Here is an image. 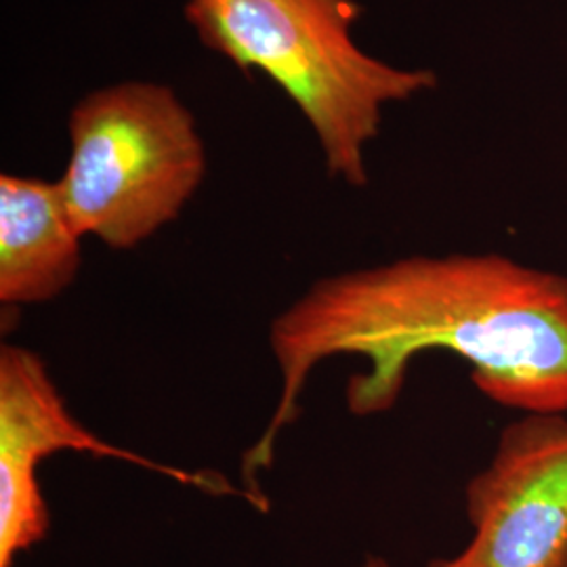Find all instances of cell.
Segmentation results:
<instances>
[{
    "instance_id": "1",
    "label": "cell",
    "mask_w": 567,
    "mask_h": 567,
    "mask_svg": "<svg viewBox=\"0 0 567 567\" xmlns=\"http://www.w3.org/2000/svg\"><path fill=\"white\" fill-rule=\"evenodd\" d=\"M269 347L282 391L261 437L243 454L244 480L276 458L278 437L299 419L313 368L330 358L368 360L344 389L355 416L398 404L408 368L425 351L471 365L494 404L524 414L567 412V278L503 255H414L326 276L274 320Z\"/></svg>"
},
{
    "instance_id": "3",
    "label": "cell",
    "mask_w": 567,
    "mask_h": 567,
    "mask_svg": "<svg viewBox=\"0 0 567 567\" xmlns=\"http://www.w3.org/2000/svg\"><path fill=\"white\" fill-rule=\"evenodd\" d=\"M63 204L82 236L131 250L173 224L206 175L194 114L163 82L122 81L70 112Z\"/></svg>"
},
{
    "instance_id": "7",
    "label": "cell",
    "mask_w": 567,
    "mask_h": 567,
    "mask_svg": "<svg viewBox=\"0 0 567 567\" xmlns=\"http://www.w3.org/2000/svg\"><path fill=\"white\" fill-rule=\"evenodd\" d=\"M358 567H393L389 561H386L385 557H374V555H370V557H365L364 561L360 564Z\"/></svg>"
},
{
    "instance_id": "5",
    "label": "cell",
    "mask_w": 567,
    "mask_h": 567,
    "mask_svg": "<svg viewBox=\"0 0 567 567\" xmlns=\"http://www.w3.org/2000/svg\"><path fill=\"white\" fill-rule=\"evenodd\" d=\"M465 508L471 543L426 567H567V412L511 423Z\"/></svg>"
},
{
    "instance_id": "4",
    "label": "cell",
    "mask_w": 567,
    "mask_h": 567,
    "mask_svg": "<svg viewBox=\"0 0 567 567\" xmlns=\"http://www.w3.org/2000/svg\"><path fill=\"white\" fill-rule=\"evenodd\" d=\"M84 452L142 466L183 486L215 496H238L267 511L264 494L229 484L219 473L185 471L114 446L89 431L68 410L41 355L20 344L0 349V567L16 566L21 553L47 538L51 526L39 466L65 452Z\"/></svg>"
},
{
    "instance_id": "2",
    "label": "cell",
    "mask_w": 567,
    "mask_h": 567,
    "mask_svg": "<svg viewBox=\"0 0 567 567\" xmlns=\"http://www.w3.org/2000/svg\"><path fill=\"white\" fill-rule=\"evenodd\" d=\"M351 0H187L185 20L206 49L244 72L257 70L299 107L324 154L326 171L351 187L368 183L365 147L386 105L437 84L368 55L351 28Z\"/></svg>"
},
{
    "instance_id": "6",
    "label": "cell",
    "mask_w": 567,
    "mask_h": 567,
    "mask_svg": "<svg viewBox=\"0 0 567 567\" xmlns=\"http://www.w3.org/2000/svg\"><path fill=\"white\" fill-rule=\"evenodd\" d=\"M82 236L58 182L0 177V303H49L79 278Z\"/></svg>"
}]
</instances>
